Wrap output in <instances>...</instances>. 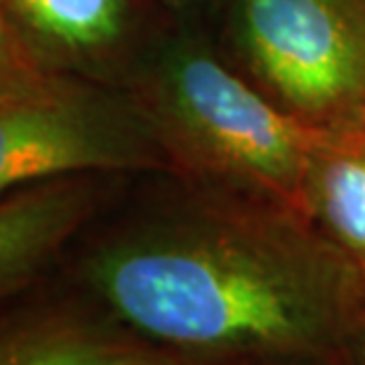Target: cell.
<instances>
[{
    "label": "cell",
    "mask_w": 365,
    "mask_h": 365,
    "mask_svg": "<svg viewBox=\"0 0 365 365\" xmlns=\"http://www.w3.org/2000/svg\"><path fill=\"white\" fill-rule=\"evenodd\" d=\"M153 3L168 7V10H180V7H184L186 3H189V0H153Z\"/></svg>",
    "instance_id": "12"
},
{
    "label": "cell",
    "mask_w": 365,
    "mask_h": 365,
    "mask_svg": "<svg viewBox=\"0 0 365 365\" xmlns=\"http://www.w3.org/2000/svg\"><path fill=\"white\" fill-rule=\"evenodd\" d=\"M304 215L365 276V123L318 139L304 180Z\"/></svg>",
    "instance_id": "7"
},
{
    "label": "cell",
    "mask_w": 365,
    "mask_h": 365,
    "mask_svg": "<svg viewBox=\"0 0 365 365\" xmlns=\"http://www.w3.org/2000/svg\"><path fill=\"white\" fill-rule=\"evenodd\" d=\"M264 365H365L363 361H283V363H264Z\"/></svg>",
    "instance_id": "11"
},
{
    "label": "cell",
    "mask_w": 365,
    "mask_h": 365,
    "mask_svg": "<svg viewBox=\"0 0 365 365\" xmlns=\"http://www.w3.org/2000/svg\"><path fill=\"white\" fill-rule=\"evenodd\" d=\"M99 193L88 175L26 186L0 200V299L26 287L81 231Z\"/></svg>",
    "instance_id": "5"
},
{
    "label": "cell",
    "mask_w": 365,
    "mask_h": 365,
    "mask_svg": "<svg viewBox=\"0 0 365 365\" xmlns=\"http://www.w3.org/2000/svg\"><path fill=\"white\" fill-rule=\"evenodd\" d=\"M142 344L115 321L48 312L0 330V365H118Z\"/></svg>",
    "instance_id": "8"
},
{
    "label": "cell",
    "mask_w": 365,
    "mask_h": 365,
    "mask_svg": "<svg viewBox=\"0 0 365 365\" xmlns=\"http://www.w3.org/2000/svg\"><path fill=\"white\" fill-rule=\"evenodd\" d=\"M257 88L321 132L365 123V0H238Z\"/></svg>",
    "instance_id": "3"
},
{
    "label": "cell",
    "mask_w": 365,
    "mask_h": 365,
    "mask_svg": "<svg viewBox=\"0 0 365 365\" xmlns=\"http://www.w3.org/2000/svg\"><path fill=\"white\" fill-rule=\"evenodd\" d=\"M68 78L36 52L24 31L0 0V97L29 95Z\"/></svg>",
    "instance_id": "9"
},
{
    "label": "cell",
    "mask_w": 365,
    "mask_h": 365,
    "mask_svg": "<svg viewBox=\"0 0 365 365\" xmlns=\"http://www.w3.org/2000/svg\"><path fill=\"white\" fill-rule=\"evenodd\" d=\"M36 52L59 73L102 76L125 54L132 0H3Z\"/></svg>",
    "instance_id": "6"
},
{
    "label": "cell",
    "mask_w": 365,
    "mask_h": 365,
    "mask_svg": "<svg viewBox=\"0 0 365 365\" xmlns=\"http://www.w3.org/2000/svg\"><path fill=\"white\" fill-rule=\"evenodd\" d=\"M198 191L85 257V283L111 321L217 361H363L359 264L297 210Z\"/></svg>",
    "instance_id": "1"
},
{
    "label": "cell",
    "mask_w": 365,
    "mask_h": 365,
    "mask_svg": "<svg viewBox=\"0 0 365 365\" xmlns=\"http://www.w3.org/2000/svg\"><path fill=\"white\" fill-rule=\"evenodd\" d=\"M130 99L165 168L198 189L304 215V180L323 132L294 118L193 41L165 45Z\"/></svg>",
    "instance_id": "2"
},
{
    "label": "cell",
    "mask_w": 365,
    "mask_h": 365,
    "mask_svg": "<svg viewBox=\"0 0 365 365\" xmlns=\"http://www.w3.org/2000/svg\"><path fill=\"white\" fill-rule=\"evenodd\" d=\"M151 168L165 160L130 97H108L73 76L0 97V200L61 177Z\"/></svg>",
    "instance_id": "4"
},
{
    "label": "cell",
    "mask_w": 365,
    "mask_h": 365,
    "mask_svg": "<svg viewBox=\"0 0 365 365\" xmlns=\"http://www.w3.org/2000/svg\"><path fill=\"white\" fill-rule=\"evenodd\" d=\"M118 365H245V363H231V361H217V359H205V356H193V354H182L173 351V349H163L153 344L137 346L125 361Z\"/></svg>",
    "instance_id": "10"
}]
</instances>
